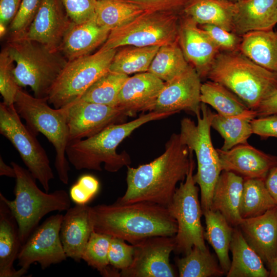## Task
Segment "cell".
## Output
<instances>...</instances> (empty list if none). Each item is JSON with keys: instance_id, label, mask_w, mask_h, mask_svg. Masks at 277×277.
I'll return each instance as SVG.
<instances>
[{"instance_id": "4316f807", "label": "cell", "mask_w": 277, "mask_h": 277, "mask_svg": "<svg viewBox=\"0 0 277 277\" xmlns=\"http://www.w3.org/2000/svg\"><path fill=\"white\" fill-rule=\"evenodd\" d=\"M230 251L232 260L227 277L269 276L262 260L246 241L238 227L233 228Z\"/></svg>"}, {"instance_id": "f907efd6", "label": "cell", "mask_w": 277, "mask_h": 277, "mask_svg": "<svg viewBox=\"0 0 277 277\" xmlns=\"http://www.w3.org/2000/svg\"><path fill=\"white\" fill-rule=\"evenodd\" d=\"M264 182L267 190L277 205V166L269 171Z\"/></svg>"}, {"instance_id": "4dcf8cb0", "label": "cell", "mask_w": 277, "mask_h": 277, "mask_svg": "<svg viewBox=\"0 0 277 277\" xmlns=\"http://www.w3.org/2000/svg\"><path fill=\"white\" fill-rule=\"evenodd\" d=\"M255 117H257L256 112L252 109L232 116L214 113L211 127L224 140L221 149L226 151L238 145L247 143L248 139L253 134L251 121Z\"/></svg>"}, {"instance_id": "8d00e7d4", "label": "cell", "mask_w": 277, "mask_h": 277, "mask_svg": "<svg viewBox=\"0 0 277 277\" xmlns=\"http://www.w3.org/2000/svg\"><path fill=\"white\" fill-rule=\"evenodd\" d=\"M189 65L178 41L159 48L148 72L166 82L182 73Z\"/></svg>"}, {"instance_id": "bcb514c9", "label": "cell", "mask_w": 277, "mask_h": 277, "mask_svg": "<svg viewBox=\"0 0 277 277\" xmlns=\"http://www.w3.org/2000/svg\"><path fill=\"white\" fill-rule=\"evenodd\" d=\"M146 12H181L190 0H127Z\"/></svg>"}, {"instance_id": "44dd1931", "label": "cell", "mask_w": 277, "mask_h": 277, "mask_svg": "<svg viewBox=\"0 0 277 277\" xmlns=\"http://www.w3.org/2000/svg\"><path fill=\"white\" fill-rule=\"evenodd\" d=\"M238 227L267 267L277 258V206L261 215L242 219Z\"/></svg>"}, {"instance_id": "9a60e30c", "label": "cell", "mask_w": 277, "mask_h": 277, "mask_svg": "<svg viewBox=\"0 0 277 277\" xmlns=\"http://www.w3.org/2000/svg\"><path fill=\"white\" fill-rule=\"evenodd\" d=\"M63 108L66 114L69 141L92 136L111 125L121 123L126 116L117 106L91 103L80 98Z\"/></svg>"}, {"instance_id": "d6a6232c", "label": "cell", "mask_w": 277, "mask_h": 277, "mask_svg": "<svg viewBox=\"0 0 277 277\" xmlns=\"http://www.w3.org/2000/svg\"><path fill=\"white\" fill-rule=\"evenodd\" d=\"M161 46L137 47L125 46L116 51L109 70L129 75L147 72Z\"/></svg>"}, {"instance_id": "5b68a950", "label": "cell", "mask_w": 277, "mask_h": 277, "mask_svg": "<svg viewBox=\"0 0 277 277\" xmlns=\"http://www.w3.org/2000/svg\"><path fill=\"white\" fill-rule=\"evenodd\" d=\"M6 47L15 63L13 74L18 85L30 87L36 97H47L68 60L59 50L25 37L8 39Z\"/></svg>"}, {"instance_id": "5bb4252c", "label": "cell", "mask_w": 277, "mask_h": 277, "mask_svg": "<svg viewBox=\"0 0 277 277\" xmlns=\"http://www.w3.org/2000/svg\"><path fill=\"white\" fill-rule=\"evenodd\" d=\"M133 245V261L128 268L120 272V276H176L169 261L170 255L175 248L174 236H151Z\"/></svg>"}, {"instance_id": "30bf717a", "label": "cell", "mask_w": 277, "mask_h": 277, "mask_svg": "<svg viewBox=\"0 0 277 277\" xmlns=\"http://www.w3.org/2000/svg\"><path fill=\"white\" fill-rule=\"evenodd\" d=\"M117 49L96 52L68 61L52 86L48 102L58 109L80 99L86 91L109 70Z\"/></svg>"}, {"instance_id": "7bdbcfd3", "label": "cell", "mask_w": 277, "mask_h": 277, "mask_svg": "<svg viewBox=\"0 0 277 277\" xmlns=\"http://www.w3.org/2000/svg\"><path fill=\"white\" fill-rule=\"evenodd\" d=\"M99 187V182L95 177L83 175L70 188L69 196L75 204L86 205L96 194Z\"/></svg>"}, {"instance_id": "2e32d148", "label": "cell", "mask_w": 277, "mask_h": 277, "mask_svg": "<svg viewBox=\"0 0 277 277\" xmlns=\"http://www.w3.org/2000/svg\"><path fill=\"white\" fill-rule=\"evenodd\" d=\"M201 79L189 64L182 73L165 82L153 111L175 114L184 110L200 115Z\"/></svg>"}, {"instance_id": "7a4b0ae2", "label": "cell", "mask_w": 277, "mask_h": 277, "mask_svg": "<svg viewBox=\"0 0 277 277\" xmlns=\"http://www.w3.org/2000/svg\"><path fill=\"white\" fill-rule=\"evenodd\" d=\"M90 215L95 232L132 245L154 236H174L177 231L168 208L151 202L97 205L90 207Z\"/></svg>"}, {"instance_id": "3957f363", "label": "cell", "mask_w": 277, "mask_h": 277, "mask_svg": "<svg viewBox=\"0 0 277 277\" xmlns=\"http://www.w3.org/2000/svg\"><path fill=\"white\" fill-rule=\"evenodd\" d=\"M173 114L151 111L129 122L111 125L92 136L69 141L66 149L67 159L77 170L101 171L103 163L106 171L117 172L131 162L125 152H116L119 144L142 125Z\"/></svg>"}, {"instance_id": "9f6ffc18", "label": "cell", "mask_w": 277, "mask_h": 277, "mask_svg": "<svg viewBox=\"0 0 277 277\" xmlns=\"http://www.w3.org/2000/svg\"><path fill=\"white\" fill-rule=\"evenodd\" d=\"M97 1H100V0H97Z\"/></svg>"}, {"instance_id": "836d02e7", "label": "cell", "mask_w": 277, "mask_h": 277, "mask_svg": "<svg viewBox=\"0 0 277 277\" xmlns=\"http://www.w3.org/2000/svg\"><path fill=\"white\" fill-rule=\"evenodd\" d=\"M145 12L138 5L127 0H100L97 1L95 18L100 26L111 31Z\"/></svg>"}, {"instance_id": "484cf974", "label": "cell", "mask_w": 277, "mask_h": 277, "mask_svg": "<svg viewBox=\"0 0 277 277\" xmlns=\"http://www.w3.org/2000/svg\"><path fill=\"white\" fill-rule=\"evenodd\" d=\"M244 179L236 173L222 170L216 183L210 209L219 211L233 227L242 219L240 205Z\"/></svg>"}, {"instance_id": "cb8c5ba5", "label": "cell", "mask_w": 277, "mask_h": 277, "mask_svg": "<svg viewBox=\"0 0 277 277\" xmlns=\"http://www.w3.org/2000/svg\"><path fill=\"white\" fill-rule=\"evenodd\" d=\"M277 0H242L235 3L232 32L239 36L273 29Z\"/></svg>"}, {"instance_id": "8fae6325", "label": "cell", "mask_w": 277, "mask_h": 277, "mask_svg": "<svg viewBox=\"0 0 277 277\" xmlns=\"http://www.w3.org/2000/svg\"><path fill=\"white\" fill-rule=\"evenodd\" d=\"M195 162L191 159L185 180L181 182L167 208L175 219L177 231L174 236V251L184 255L194 246L206 249L204 230L201 223L203 211L199 198V188L193 177Z\"/></svg>"}, {"instance_id": "603a6c76", "label": "cell", "mask_w": 277, "mask_h": 277, "mask_svg": "<svg viewBox=\"0 0 277 277\" xmlns=\"http://www.w3.org/2000/svg\"><path fill=\"white\" fill-rule=\"evenodd\" d=\"M110 31L97 23L95 16L80 24L72 23L63 37L59 51L68 61L90 54L105 43Z\"/></svg>"}, {"instance_id": "11a10c76", "label": "cell", "mask_w": 277, "mask_h": 277, "mask_svg": "<svg viewBox=\"0 0 277 277\" xmlns=\"http://www.w3.org/2000/svg\"><path fill=\"white\" fill-rule=\"evenodd\" d=\"M275 16H276V22H277V9H276V12H275Z\"/></svg>"}, {"instance_id": "ba28073f", "label": "cell", "mask_w": 277, "mask_h": 277, "mask_svg": "<svg viewBox=\"0 0 277 277\" xmlns=\"http://www.w3.org/2000/svg\"><path fill=\"white\" fill-rule=\"evenodd\" d=\"M201 114L196 116V124L188 117L181 120L179 134L182 142L196 155L197 172L193 177L200 188L203 212L211 208L214 189L222 169L210 135L214 113L203 103H201Z\"/></svg>"}, {"instance_id": "d590c367", "label": "cell", "mask_w": 277, "mask_h": 277, "mask_svg": "<svg viewBox=\"0 0 277 277\" xmlns=\"http://www.w3.org/2000/svg\"><path fill=\"white\" fill-rule=\"evenodd\" d=\"M276 206L266 188L264 179H244L240 205L242 219L261 215Z\"/></svg>"}, {"instance_id": "f35d334b", "label": "cell", "mask_w": 277, "mask_h": 277, "mask_svg": "<svg viewBox=\"0 0 277 277\" xmlns=\"http://www.w3.org/2000/svg\"><path fill=\"white\" fill-rule=\"evenodd\" d=\"M111 236L95 232L91 234L84 250L82 260L105 277L120 276L118 270L109 263L108 253Z\"/></svg>"}, {"instance_id": "f6af8a7d", "label": "cell", "mask_w": 277, "mask_h": 277, "mask_svg": "<svg viewBox=\"0 0 277 277\" xmlns=\"http://www.w3.org/2000/svg\"><path fill=\"white\" fill-rule=\"evenodd\" d=\"M65 10L72 21L80 24L95 16L97 0H62Z\"/></svg>"}, {"instance_id": "7c38bea8", "label": "cell", "mask_w": 277, "mask_h": 277, "mask_svg": "<svg viewBox=\"0 0 277 277\" xmlns=\"http://www.w3.org/2000/svg\"><path fill=\"white\" fill-rule=\"evenodd\" d=\"M0 133L19 153L32 176L38 180L45 192L54 174L48 155L35 135L21 121L14 106L0 103Z\"/></svg>"}, {"instance_id": "d4e9b609", "label": "cell", "mask_w": 277, "mask_h": 277, "mask_svg": "<svg viewBox=\"0 0 277 277\" xmlns=\"http://www.w3.org/2000/svg\"><path fill=\"white\" fill-rule=\"evenodd\" d=\"M19 229L10 208L0 196V277H20L25 273L13 266L22 247Z\"/></svg>"}, {"instance_id": "e575fe53", "label": "cell", "mask_w": 277, "mask_h": 277, "mask_svg": "<svg viewBox=\"0 0 277 277\" xmlns=\"http://www.w3.org/2000/svg\"><path fill=\"white\" fill-rule=\"evenodd\" d=\"M176 263L180 277H219L225 274L208 247L202 249L194 246L187 254L176 259Z\"/></svg>"}, {"instance_id": "74e56055", "label": "cell", "mask_w": 277, "mask_h": 277, "mask_svg": "<svg viewBox=\"0 0 277 277\" xmlns=\"http://www.w3.org/2000/svg\"><path fill=\"white\" fill-rule=\"evenodd\" d=\"M128 75L109 70L95 81L80 99L96 104L117 106L119 93Z\"/></svg>"}, {"instance_id": "277c9868", "label": "cell", "mask_w": 277, "mask_h": 277, "mask_svg": "<svg viewBox=\"0 0 277 277\" xmlns=\"http://www.w3.org/2000/svg\"><path fill=\"white\" fill-rule=\"evenodd\" d=\"M207 78L219 83L255 110L277 91V74L258 65L240 51H220Z\"/></svg>"}, {"instance_id": "60d3db41", "label": "cell", "mask_w": 277, "mask_h": 277, "mask_svg": "<svg viewBox=\"0 0 277 277\" xmlns=\"http://www.w3.org/2000/svg\"><path fill=\"white\" fill-rule=\"evenodd\" d=\"M42 0H22L18 11L8 28V39L23 37L32 23Z\"/></svg>"}, {"instance_id": "816d5d0a", "label": "cell", "mask_w": 277, "mask_h": 277, "mask_svg": "<svg viewBox=\"0 0 277 277\" xmlns=\"http://www.w3.org/2000/svg\"><path fill=\"white\" fill-rule=\"evenodd\" d=\"M0 175L16 178V173L14 168L7 165L2 156H0Z\"/></svg>"}, {"instance_id": "ffe728a7", "label": "cell", "mask_w": 277, "mask_h": 277, "mask_svg": "<svg viewBox=\"0 0 277 277\" xmlns=\"http://www.w3.org/2000/svg\"><path fill=\"white\" fill-rule=\"evenodd\" d=\"M165 82L149 72L128 77L124 83L117 106L126 116L139 112L153 111Z\"/></svg>"}, {"instance_id": "52a82bcc", "label": "cell", "mask_w": 277, "mask_h": 277, "mask_svg": "<svg viewBox=\"0 0 277 277\" xmlns=\"http://www.w3.org/2000/svg\"><path fill=\"white\" fill-rule=\"evenodd\" d=\"M48 104L47 97H36L20 87L14 106L27 127L36 135L42 133L52 144L56 153L54 166L58 178L67 185L70 167L66 149L69 140L66 111L63 107L53 109Z\"/></svg>"}, {"instance_id": "7402d4cb", "label": "cell", "mask_w": 277, "mask_h": 277, "mask_svg": "<svg viewBox=\"0 0 277 277\" xmlns=\"http://www.w3.org/2000/svg\"><path fill=\"white\" fill-rule=\"evenodd\" d=\"M90 206L76 204L69 208L61 227L60 237L67 258L77 262L82 260L84 250L94 230L90 215Z\"/></svg>"}, {"instance_id": "c3c4849f", "label": "cell", "mask_w": 277, "mask_h": 277, "mask_svg": "<svg viewBox=\"0 0 277 277\" xmlns=\"http://www.w3.org/2000/svg\"><path fill=\"white\" fill-rule=\"evenodd\" d=\"M22 0H0V32L3 37L16 15Z\"/></svg>"}, {"instance_id": "d6986e66", "label": "cell", "mask_w": 277, "mask_h": 277, "mask_svg": "<svg viewBox=\"0 0 277 277\" xmlns=\"http://www.w3.org/2000/svg\"><path fill=\"white\" fill-rule=\"evenodd\" d=\"M222 170L234 172L245 179H262L277 166V156L266 153L248 142L228 150L216 149Z\"/></svg>"}, {"instance_id": "681fc988", "label": "cell", "mask_w": 277, "mask_h": 277, "mask_svg": "<svg viewBox=\"0 0 277 277\" xmlns=\"http://www.w3.org/2000/svg\"><path fill=\"white\" fill-rule=\"evenodd\" d=\"M255 111L257 117L277 113V91L264 100Z\"/></svg>"}, {"instance_id": "ab89813d", "label": "cell", "mask_w": 277, "mask_h": 277, "mask_svg": "<svg viewBox=\"0 0 277 277\" xmlns=\"http://www.w3.org/2000/svg\"><path fill=\"white\" fill-rule=\"evenodd\" d=\"M14 62L10 57L6 47L0 53V93L3 103L8 106H13L18 89L13 74Z\"/></svg>"}, {"instance_id": "b9f144b4", "label": "cell", "mask_w": 277, "mask_h": 277, "mask_svg": "<svg viewBox=\"0 0 277 277\" xmlns=\"http://www.w3.org/2000/svg\"><path fill=\"white\" fill-rule=\"evenodd\" d=\"M123 239L111 237L108 258L110 265L121 271L128 268L131 264L134 255V246Z\"/></svg>"}, {"instance_id": "ee69618b", "label": "cell", "mask_w": 277, "mask_h": 277, "mask_svg": "<svg viewBox=\"0 0 277 277\" xmlns=\"http://www.w3.org/2000/svg\"><path fill=\"white\" fill-rule=\"evenodd\" d=\"M200 26L207 33L221 51L239 50L242 36L214 25L205 24Z\"/></svg>"}, {"instance_id": "e0dca14e", "label": "cell", "mask_w": 277, "mask_h": 277, "mask_svg": "<svg viewBox=\"0 0 277 277\" xmlns=\"http://www.w3.org/2000/svg\"><path fill=\"white\" fill-rule=\"evenodd\" d=\"M178 41L188 62L201 78H207L212 63L221 50L197 23L181 13Z\"/></svg>"}, {"instance_id": "f546056e", "label": "cell", "mask_w": 277, "mask_h": 277, "mask_svg": "<svg viewBox=\"0 0 277 277\" xmlns=\"http://www.w3.org/2000/svg\"><path fill=\"white\" fill-rule=\"evenodd\" d=\"M203 215L206 224L204 239L214 249L226 275L231 265L229 251L234 227L218 211L209 209L203 211Z\"/></svg>"}, {"instance_id": "6da1fadb", "label": "cell", "mask_w": 277, "mask_h": 277, "mask_svg": "<svg viewBox=\"0 0 277 277\" xmlns=\"http://www.w3.org/2000/svg\"><path fill=\"white\" fill-rule=\"evenodd\" d=\"M193 153L182 142L179 134H172L159 157L136 168L127 166V189L116 202H148L167 207L176 185L186 177Z\"/></svg>"}, {"instance_id": "8992f818", "label": "cell", "mask_w": 277, "mask_h": 277, "mask_svg": "<svg viewBox=\"0 0 277 277\" xmlns=\"http://www.w3.org/2000/svg\"><path fill=\"white\" fill-rule=\"evenodd\" d=\"M11 165L16 173L15 199L9 200L1 192L0 196L16 219L23 245L44 216L53 211L61 212L70 208L71 199L69 194L63 189L50 193L43 192L37 187L36 179L28 169L14 162H11Z\"/></svg>"}, {"instance_id": "83f0119b", "label": "cell", "mask_w": 277, "mask_h": 277, "mask_svg": "<svg viewBox=\"0 0 277 277\" xmlns=\"http://www.w3.org/2000/svg\"><path fill=\"white\" fill-rule=\"evenodd\" d=\"M239 51L258 65L277 74V31H255L243 35Z\"/></svg>"}, {"instance_id": "db71d44e", "label": "cell", "mask_w": 277, "mask_h": 277, "mask_svg": "<svg viewBox=\"0 0 277 277\" xmlns=\"http://www.w3.org/2000/svg\"><path fill=\"white\" fill-rule=\"evenodd\" d=\"M224 2H230L232 3H236L242 0H221Z\"/></svg>"}, {"instance_id": "ac0fdd59", "label": "cell", "mask_w": 277, "mask_h": 277, "mask_svg": "<svg viewBox=\"0 0 277 277\" xmlns=\"http://www.w3.org/2000/svg\"><path fill=\"white\" fill-rule=\"evenodd\" d=\"M62 0H42L25 37L59 50L63 37L72 24Z\"/></svg>"}, {"instance_id": "f1b7e54d", "label": "cell", "mask_w": 277, "mask_h": 277, "mask_svg": "<svg viewBox=\"0 0 277 277\" xmlns=\"http://www.w3.org/2000/svg\"><path fill=\"white\" fill-rule=\"evenodd\" d=\"M234 9L235 3L221 0H190L181 13L199 25H214L232 32Z\"/></svg>"}, {"instance_id": "9c48e42d", "label": "cell", "mask_w": 277, "mask_h": 277, "mask_svg": "<svg viewBox=\"0 0 277 277\" xmlns=\"http://www.w3.org/2000/svg\"><path fill=\"white\" fill-rule=\"evenodd\" d=\"M180 13L145 11L128 23L111 30L99 50L125 46H161L178 42Z\"/></svg>"}, {"instance_id": "f5cc1de1", "label": "cell", "mask_w": 277, "mask_h": 277, "mask_svg": "<svg viewBox=\"0 0 277 277\" xmlns=\"http://www.w3.org/2000/svg\"><path fill=\"white\" fill-rule=\"evenodd\" d=\"M267 267L269 277H277V258L274 259Z\"/></svg>"}, {"instance_id": "7dc6e473", "label": "cell", "mask_w": 277, "mask_h": 277, "mask_svg": "<svg viewBox=\"0 0 277 277\" xmlns=\"http://www.w3.org/2000/svg\"><path fill=\"white\" fill-rule=\"evenodd\" d=\"M253 134L262 139L277 138V113L254 118L251 121Z\"/></svg>"}, {"instance_id": "1f68e13d", "label": "cell", "mask_w": 277, "mask_h": 277, "mask_svg": "<svg viewBox=\"0 0 277 277\" xmlns=\"http://www.w3.org/2000/svg\"><path fill=\"white\" fill-rule=\"evenodd\" d=\"M201 103L211 106L224 116H235L250 109L235 93L224 85L212 81L202 84Z\"/></svg>"}, {"instance_id": "4fadbf2b", "label": "cell", "mask_w": 277, "mask_h": 277, "mask_svg": "<svg viewBox=\"0 0 277 277\" xmlns=\"http://www.w3.org/2000/svg\"><path fill=\"white\" fill-rule=\"evenodd\" d=\"M63 216L56 214L46 219L22 245L17 260L25 274L34 263L39 264L43 270L66 260L67 256L60 237Z\"/></svg>"}]
</instances>
